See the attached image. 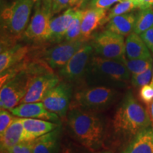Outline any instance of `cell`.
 Masks as SVG:
<instances>
[{"label":"cell","instance_id":"obj_1","mask_svg":"<svg viewBox=\"0 0 153 153\" xmlns=\"http://www.w3.org/2000/svg\"><path fill=\"white\" fill-rule=\"evenodd\" d=\"M67 126L72 137L91 152H97L104 145L105 123L97 112L71 107L67 114Z\"/></svg>","mask_w":153,"mask_h":153},{"label":"cell","instance_id":"obj_2","mask_svg":"<svg viewBox=\"0 0 153 153\" xmlns=\"http://www.w3.org/2000/svg\"><path fill=\"white\" fill-rule=\"evenodd\" d=\"M152 126L148 110L145 109L128 91L118 105L113 119L115 135L119 137H133Z\"/></svg>","mask_w":153,"mask_h":153},{"label":"cell","instance_id":"obj_3","mask_svg":"<svg viewBox=\"0 0 153 153\" xmlns=\"http://www.w3.org/2000/svg\"><path fill=\"white\" fill-rule=\"evenodd\" d=\"M126 58L116 60L93 55L85 74L86 82L90 86L123 87L131 75Z\"/></svg>","mask_w":153,"mask_h":153},{"label":"cell","instance_id":"obj_4","mask_svg":"<svg viewBox=\"0 0 153 153\" xmlns=\"http://www.w3.org/2000/svg\"><path fill=\"white\" fill-rule=\"evenodd\" d=\"M33 0H15L1 14V49L12 46L23 37L29 21Z\"/></svg>","mask_w":153,"mask_h":153},{"label":"cell","instance_id":"obj_5","mask_svg":"<svg viewBox=\"0 0 153 153\" xmlns=\"http://www.w3.org/2000/svg\"><path fill=\"white\" fill-rule=\"evenodd\" d=\"M44 71L41 64L33 63L23 67L2 86L0 91V108L10 110L18 106L27 93L30 83L36 74Z\"/></svg>","mask_w":153,"mask_h":153},{"label":"cell","instance_id":"obj_6","mask_svg":"<svg viewBox=\"0 0 153 153\" xmlns=\"http://www.w3.org/2000/svg\"><path fill=\"white\" fill-rule=\"evenodd\" d=\"M117 94L114 88L90 86L76 92L71 107H79L95 112L105 110L115 102Z\"/></svg>","mask_w":153,"mask_h":153},{"label":"cell","instance_id":"obj_7","mask_svg":"<svg viewBox=\"0 0 153 153\" xmlns=\"http://www.w3.org/2000/svg\"><path fill=\"white\" fill-rule=\"evenodd\" d=\"M125 41L124 36L106 29L93 36L91 44L97 55L121 60L126 57Z\"/></svg>","mask_w":153,"mask_h":153},{"label":"cell","instance_id":"obj_8","mask_svg":"<svg viewBox=\"0 0 153 153\" xmlns=\"http://www.w3.org/2000/svg\"><path fill=\"white\" fill-rule=\"evenodd\" d=\"M94 52L92 45L85 43L65 65L59 69V76L70 83L85 78Z\"/></svg>","mask_w":153,"mask_h":153},{"label":"cell","instance_id":"obj_9","mask_svg":"<svg viewBox=\"0 0 153 153\" xmlns=\"http://www.w3.org/2000/svg\"><path fill=\"white\" fill-rule=\"evenodd\" d=\"M52 16V8L45 5L42 0H38L35 6L31 21L23 37L35 43L46 41Z\"/></svg>","mask_w":153,"mask_h":153},{"label":"cell","instance_id":"obj_10","mask_svg":"<svg viewBox=\"0 0 153 153\" xmlns=\"http://www.w3.org/2000/svg\"><path fill=\"white\" fill-rule=\"evenodd\" d=\"M72 94L70 82H60L47 94L42 102L48 110L63 118L70 109Z\"/></svg>","mask_w":153,"mask_h":153},{"label":"cell","instance_id":"obj_11","mask_svg":"<svg viewBox=\"0 0 153 153\" xmlns=\"http://www.w3.org/2000/svg\"><path fill=\"white\" fill-rule=\"evenodd\" d=\"M87 42L81 40L76 41H64L45 50L42 60L48 68L55 70L65 65L76 51Z\"/></svg>","mask_w":153,"mask_h":153},{"label":"cell","instance_id":"obj_12","mask_svg":"<svg viewBox=\"0 0 153 153\" xmlns=\"http://www.w3.org/2000/svg\"><path fill=\"white\" fill-rule=\"evenodd\" d=\"M60 82V76L48 70L37 74L32 79L27 93L20 104L42 101L47 94Z\"/></svg>","mask_w":153,"mask_h":153},{"label":"cell","instance_id":"obj_13","mask_svg":"<svg viewBox=\"0 0 153 153\" xmlns=\"http://www.w3.org/2000/svg\"><path fill=\"white\" fill-rule=\"evenodd\" d=\"M9 111L17 117L41 119L57 123L60 122V118L57 114L48 110L41 101L20 104Z\"/></svg>","mask_w":153,"mask_h":153},{"label":"cell","instance_id":"obj_14","mask_svg":"<svg viewBox=\"0 0 153 153\" xmlns=\"http://www.w3.org/2000/svg\"><path fill=\"white\" fill-rule=\"evenodd\" d=\"M106 9L91 8L82 10L81 39L87 42L92 38V34L101 25L107 16Z\"/></svg>","mask_w":153,"mask_h":153},{"label":"cell","instance_id":"obj_15","mask_svg":"<svg viewBox=\"0 0 153 153\" xmlns=\"http://www.w3.org/2000/svg\"><path fill=\"white\" fill-rule=\"evenodd\" d=\"M78 9V8L68 9L62 12L60 16L51 19L46 42L60 43L63 39H65L67 30L75 16Z\"/></svg>","mask_w":153,"mask_h":153},{"label":"cell","instance_id":"obj_16","mask_svg":"<svg viewBox=\"0 0 153 153\" xmlns=\"http://www.w3.org/2000/svg\"><path fill=\"white\" fill-rule=\"evenodd\" d=\"M24 126V141H33L57 128L60 123L48 120L23 118Z\"/></svg>","mask_w":153,"mask_h":153},{"label":"cell","instance_id":"obj_17","mask_svg":"<svg viewBox=\"0 0 153 153\" xmlns=\"http://www.w3.org/2000/svg\"><path fill=\"white\" fill-rule=\"evenodd\" d=\"M62 128L49 132L32 141L33 153H60V139Z\"/></svg>","mask_w":153,"mask_h":153},{"label":"cell","instance_id":"obj_18","mask_svg":"<svg viewBox=\"0 0 153 153\" xmlns=\"http://www.w3.org/2000/svg\"><path fill=\"white\" fill-rule=\"evenodd\" d=\"M1 153H7L9 149L24 141L23 118L15 117L4 133L0 135Z\"/></svg>","mask_w":153,"mask_h":153},{"label":"cell","instance_id":"obj_19","mask_svg":"<svg viewBox=\"0 0 153 153\" xmlns=\"http://www.w3.org/2000/svg\"><path fill=\"white\" fill-rule=\"evenodd\" d=\"M28 53V48L26 45H15L4 49H1L0 54V72L11 70L20 64Z\"/></svg>","mask_w":153,"mask_h":153},{"label":"cell","instance_id":"obj_20","mask_svg":"<svg viewBox=\"0 0 153 153\" xmlns=\"http://www.w3.org/2000/svg\"><path fill=\"white\" fill-rule=\"evenodd\" d=\"M120 153H153L152 126H149L132 137Z\"/></svg>","mask_w":153,"mask_h":153},{"label":"cell","instance_id":"obj_21","mask_svg":"<svg viewBox=\"0 0 153 153\" xmlns=\"http://www.w3.org/2000/svg\"><path fill=\"white\" fill-rule=\"evenodd\" d=\"M126 43V57L129 60L151 57L150 50L140 36L133 32L127 36Z\"/></svg>","mask_w":153,"mask_h":153},{"label":"cell","instance_id":"obj_22","mask_svg":"<svg viewBox=\"0 0 153 153\" xmlns=\"http://www.w3.org/2000/svg\"><path fill=\"white\" fill-rule=\"evenodd\" d=\"M135 19L136 15L134 13L116 16L107 23L106 29L120 36H128L134 31Z\"/></svg>","mask_w":153,"mask_h":153},{"label":"cell","instance_id":"obj_23","mask_svg":"<svg viewBox=\"0 0 153 153\" xmlns=\"http://www.w3.org/2000/svg\"><path fill=\"white\" fill-rule=\"evenodd\" d=\"M153 27V9H141L136 15L134 32L139 35Z\"/></svg>","mask_w":153,"mask_h":153},{"label":"cell","instance_id":"obj_24","mask_svg":"<svg viewBox=\"0 0 153 153\" xmlns=\"http://www.w3.org/2000/svg\"><path fill=\"white\" fill-rule=\"evenodd\" d=\"M136 9H138L136 0H123L120 1L108 11L107 16L104 21V24H107L111 19L115 16L130 13Z\"/></svg>","mask_w":153,"mask_h":153},{"label":"cell","instance_id":"obj_25","mask_svg":"<svg viewBox=\"0 0 153 153\" xmlns=\"http://www.w3.org/2000/svg\"><path fill=\"white\" fill-rule=\"evenodd\" d=\"M81 22L82 10L79 9L76 11L75 16L74 17L71 24L69 26L67 33L65 36V41H76L81 39Z\"/></svg>","mask_w":153,"mask_h":153},{"label":"cell","instance_id":"obj_26","mask_svg":"<svg viewBox=\"0 0 153 153\" xmlns=\"http://www.w3.org/2000/svg\"><path fill=\"white\" fill-rule=\"evenodd\" d=\"M126 65L132 74H137L146 71L153 65L152 57L145 59H133L129 60L126 58Z\"/></svg>","mask_w":153,"mask_h":153},{"label":"cell","instance_id":"obj_27","mask_svg":"<svg viewBox=\"0 0 153 153\" xmlns=\"http://www.w3.org/2000/svg\"><path fill=\"white\" fill-rule=\"evenodd\" d=\"M87 0H53L52 14L60 13L65 9L70 8L79 9Z\"/></svg>","mask_w":153,"mask_h":153},{"label":"cell","instance_id":"obj_28","mask_svg":"<svg viewBox=\"0 0 153 153\" xmlns=\"http://www.w3.org/2000/svg\"><path fill=\"white\" fill-rule=\"evenodd\" d=\"M152 66L142 73L132 74L131 84L134 87L141 88L150 83L152 78Z\"/></svg>","mask_w":153,"mask_h":153},{"label":"cell","instance_id":"obj_29","mask_svg":"<svg viewBox=\"0 0 153 153\" xmlns=\"http://www.w3.org/2000/svg\"><path fill=\"white\" fill-rule=\"evenodd\" d=\"M139 97L145 104L150 105L153 101V85L148 84L140 88Z\"/></svg>","mask_w":153,"mask_h":153},{"label":"cell","instance_id":"obj_30","mask_svg":"<svg viewBox=\"0 0 153 153\" xmlns=\"http://www.w3.org/2000/svg\"><path fill=\"white\" fill-rule=\"evenodd\" d=\"M14 116L7 110L2 109L0 111V135L4 133L7 128L11 125L14 119Z\"/></svg>","mask_w":153,"mask_h":153},{"label":"cell","instance_id":"obj_31","mask_svg":"<svg viewBox=\"0 0 153 153\" xmlns=\"http://www.w3.org/2000/svg\"><path fill=\"white\" fill-rule=\"evenodd\" d=\"M7 153H33L32 141H23L9 149Z\"/></svg>","mask_w":153,"mask_h":153},{"label":"cell","instance_id":"obj_32","mask_svg":"<svg viewBox=\"0 0 153 153\" xmlns=\"http://www.w3.org/2000/svg\"><path fill=\"white\" fill-rule=\"evenodd\" d=\"M122 1H123V0H90L89 1V7L107 9H109L115 4Z\"/></svg>","mask_w":153,"mask_h":153},{"label":"cell","instance_id":"obj_33","mask_svg":"<svg viewBox=\"0 0 153 153\" xmlns=\"http://www.w3.org/2000/svg\"><path fill=\"white\" fill-rule=\"evenodd\" d=\"M90 152V150L81 145L79 146L73 143H68L62 145L60 153H89Z\"/></svg>","mask_w":153,"mask_h":153},{"label":"cell","instance_id":"obj_34","mask_svg":"<svg viewBox=\"0 0 153 153\" xmlns=\"http://www.w3.org/2000/svg\"><path fill=\"white\" fill-rule=\"evenodd\" d=\"M140 36L146 44L149 50L153 53V27L149 28Z\"/></svg>","mask_w":153,"mask_h":153},{"label":"cell","instance_id":"obj_35","mask_svg":"<svg viewBox=\"0 0 153 153\" xmlns=\"http://www.w3.org/2000/svg\"><path fill=\"white\" fill-rule=\"evenodd\" d=\"M138 9H153V0H136Z\"/></svg>","mask_w":153,"mask_h":153},{"label":"cell","instance_id":"obj_36","mask_svg":"<svg viewBox=\"0 0 153 153\" xmlns=\"http://www.w3.org/2000/svg\"><path fill=\"white\" fill-rule=\"evenodd\" d=\"M148 112L150 116L151 123H152V126L153 127V101L148 106Z\"/></svg>","mask_w":153,"mask_h":153},{"label":"cell","instance_id":"obj_37","mask_svg":"<svg viewBox=\"0 0 153 153\" xmlns=\"http://www.w3.org/2000/svg\"><path fill=\"white\" fill-rule=\"evenodd\" d=\"M52 1L53 0H42V1L48 7L52 8Z\"/></svg>","mask_w":153,"mask_h":153},{"label":"cell","instance_id":"obj_38","mask_svg":"<svg viewBox=\"0 0 153 153\" xmlns=\"http://www.w3.org/2000/svg\"><path fill=\"white\" fill-rule=\"evenodd\" d=\"M95 153H113L111 151H108V150H103V151H97Z\"/></svg>","mask_w":153,"mask_h":153},{"label":"cell","instance_id":"obj_39","mask_svg":"<svg viewBox=\"0 0 153 153\" xmlns=\"http://www.w3.org/2000/svg\"><path fill=\"white\" fill-rule=\"evenodd\" d=\"M151 84H152L153 85V66H152V80H151Z\"/></svg>","mask_w":153,"mask_h":153}]
</instances>
